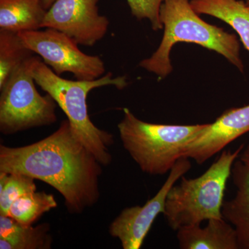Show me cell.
Masks as SVG:
<instances>
[{
  "label": "cell",
  "mask_w": 249,
  "mask_h": 249,
  "mask_svg": "<svg viewBox=\"0 0 249 249\" xmlns=\"http://www.w3.org/2000/svg\"><path fill=\"white\" fill-rule=\"evenodd\" d=\"M102 165L73 132L68 119L49 137L25 146L0 145V173L22 174L59 192L69 212L97 203Z\"/></svg>",
  "instance_id": "6da1fadb"
},
{
  "label": "cell",
  "mask_w": 249,
  "mask_h": 249,
  "mask_svg": "<svg viewBox=\"0 0 249 249\" xmlns=\"http://www.w3.org/2000/svg\"><path fill=\"white\" fill-rule=\"evenodd\" d=\"M160 19L163 29L161 42L151 56L140 62L142 68L164 79L173 71L170 53L174 46L186 42L220 54L244 73L237 36L201 19L192 7L191 0H165L160 7Z\"/></svg>",
  "instance_id": "7a4b0ae2"
},
{
  "label": "cell",
  "mask_w": 249,
  "mask_h": 249,
  "mask_svg": "<svg viewBox=\"0 0 249 249\" xmlns=\"http://www.w3.org/2000/svg\"><path fill=\"white\" fill-rule=\"evenodd\" d=\"M32 75L36 84L50 95L70 121L73 132L101 164H110L112 157L109 147L114 142L112 134L96 127L88 114L87 98L96 88L114 86L123 89L127 85L126 76H113L109 72L94 80H71L61 78L35 56Z\"/></svg>",
  "instance_id": "3957f363"
},
{
  "label": "cell",
  "mask_w": 249,
  "mask_h": 249,
  "mask_svg": "<svg viewBox=\"0 0 249 249\" xmlns=\"http://www.w3.org/2000/svg\"><path fill=\"white\" fill-rule=\"evenodd\" d=\"M123 111L118 129L124 150L143 173L154 176L170 173L207 124H151L138 119L128 108Z\"/></svg>",
  "instance_id": "277c9868"
},
{
  "label": "cell",
  "mask_w": 249,
  "mask_h": 249,
  "mask_svg": "<svg viewBox=\"0 0 249 249\" xmlns=\"http://www.w3.org/2000/svg\"><path fill=\"white\" fill-rule=\"evenodd\" d=\"M242 144L235 151L223 150L219 158L198 178L183 176L170 190L163 215L168 226L178 231L186 226L224 218V193L232 165L243 150Z\"/></svg>",
  "instance_id": "5b68a950"
},
{
  "label": "cell",
  "mask_w": 249,
  "mask_h": 249,
  "mask_svg": "<svg viewBox=\"0 0 249 249\" xmlns=\"http://www.w3.org/2000/svg\"><path fill=\"white\" fill-rule=\"evenodd\" d=\"M35 55L18 67L0 88V132L11 135L57 121V103L37 91L32 75Z\"/></svg>",
  "instance_id": "8992f818"
},
{
  "label": "cell",
  "mask_w": 249,
  "mask_h": 249,
  "mask_svg": "<svg viewBox=\"0 0 249 249\" xmlns=\"http://www.w3.org/2000/svg\"><path fill=\"white\" fill-rule=\"evenodd\" d=\"M24 46L37 54L56 74L71 73L76 80H94L106 73L102 59L83 53L78 44L66 34L52 29L18 33Z\"/></svg>",
  "instance_id": "52a82bcc"
},
{
  "label": "cell",
  "mask_w": 249,
  "mask_h": 249,
  "mask_svg": "<svg viewBox=\"0 0 249 249\" xmlns=\"http://www.w3.org/2000/svg\"><path fill=\"white\" fill-rule=\"evenodd\" d=\"M191 167L190 159H180L152 199L143 206L125 208L111 223L109 234L121 241L123 249H139L142 247L156 218L159 214L164 213L165 201L170 190Z\"/></svg>",
  "instance_id": "ba28073f"
},
{
  "label": "cell",
  "mask_w": 249,
  "mask_h": 249,
  "mask_svg": "<svg viewBox=\"0 0 249 249\" xmlns=\"http://www.w3.org/2000/svg\"><path fill=\"white\" fill-rule=\"evenodd\" d=\"M98 1L56 0L47 10L42 29H56L78 45L93 47L109 30V19L100 15Z\"/></svg>",
  "instance_id": "9c48e42d"
},
{
  "label": "cell",
  "mask_w": 249,
  "mask_h": 249,
  "mask_svg": "<svg viewBox=\"0 0 249 249\" xmlns=\"http://www.w3.org/2000/svg\"><path fill=\"white\" fill-rule=\"evenodd\" d=\"M249 132V105L224 111L191 142L183 157L202 165L234 141Z\"/></svg>",
  "instance_id": "30bf717a"
},
{
  "label": "cell",
  "mask_w": 249,
  "mask_h": 249,
  "mask_svg": "<svg viewBox=\"0 0 249 249\" xmlns=\"http://www.w3.org/2000/svg\"><path fill=\"white\" fill-rule=\"evenodd\" d=\"M231 177L235 196L224 201L222 216L235 229L239 249H249V145L235 160Z\"/></svg>",
  "instance_id": "8fae6325"
},
{
  "label": "cell",
  "mask_w": 249,
  "mask_h": 249,
  "mask_svg": "<svg viewBox=\"0 0 249 249\" xmlns=\"http://www.w3.org/2000/svg\"><path fill=\"white\" fill-rule=\"evenodd\" d=\"M201 224L186 226L177 231L181 249H239L234 227L224 218L208 220Z\"/></svg>",
  "instance_id": "7c38bea8"
},
{
  "label": "cell",
  "mask_w": 249,
  "mask_h": 249,
  "mask_svg": "<svg viewBox=\"0 0 249 249\" xmlns=\"http://www.w3.org/2000/svg\"><path fill=\"white\" fill-rule=\"evenodd\" d=\"M53 242L47 223L24 226L7 215H0V249H49Z\"/></svg>",
  "instance_id": "4fadbf2b"
},
{
  "label": "cell",
  "mask_w": 249,
  "mask_h": 249,
  "mask_svg": "<svg viewBox=\"0 0 249 249\" xmlns=\"http://www.w3.org/2000/svg\"><path fill=\"white\" fill-rule=\"evenodd\" d=\"M47 12L43 0H0V31L39 30Z\"/></svg>",
  "instance_id": "5bb4252c"
},
{
  "label": "cell",
  "mask_w": 249,
  "mask_h": 249,
  "mask_svg": "<svg viewBox=\"0 0 249 249\" xmlns=\"http://www.w3.org/2000/svg\"><path fill=\"white\" fill-rule=\"evenodd\" d=\"M198 14L220 19L237 33L249 52V5L243 0H191Z\"/></svg>",
  "instance_id": "9a60e30c"
},
{
  "label": "cell",
  "mask_w": 249,
  "mask_h": 249,
  "mask_svg": "<svg viewBox=\"0 0 249 249\" xmlns=\"http://www.w3.org/2000/svg\"><path fill=\"white\" fill-rule=\"evenodd\" d=\"M57 207L53 195L31 192L18 198L10 207L7 216L24 226H32L45 213Z\"/></svg>",
  "instance_id": "2e32d148"
},
{
  "label": "cell",
  "mask_w": 249,
  "mask_h": 249,
  "mask_svg": "<svg viewBox=\"0 0 249 249\" xmlns=\"http://www.w3.org/2000/svg\"><path fill=\"white\" fill-rule=\"evenodd\" d=\"M34 55L17 33L0 31V88L27 59Z\"/></svg>",
  "instance_id": "e0dca14e"
},
{
  "label": "cell",
  "mask_w": 249,
  "mask_h": 249,
  "mask_svg": "<svg viewBox=\"0 0 249 249\" xmlns=\"http://www.w3.org/2000/svg\"><path fill=\"white\" fill-rule=\"evenodd\" d=\"M34 181L22 174L0 173V215H7L15 201L37 190Z\"/></svg>",
  "instance_id": "ac0fdd59"
},
{
  "label": "cell",
  "mask_w": 249,
  "mask_h": 249,
  "mask_svg": "<svg viewBox=\"0 0 249 249\" xmlns=\"http://www.w3.org/2000/svg\"><path fill=\"white\" fill-rule=\"evenodd\" d=\"M131 14L139 20L147 19L154 31L163 29L160 19L161 5L165 0H126Z\"/></svg>",
  "instance_id": "d6986e66"
},
{
  "label": "cell",
  "mask_w": 249,
  "mask_h": 249,
  "mask_svg": "<svg viewBox=\"0 0 249 249\" xmlns=\"http://www.w3.org/2000/svg\"><path fill=\"white\" fill-rule=\"evenodd\" d=\"M56 0H43L44 7L48 10Z\"/></svg>",
  "instance_id": "ffe728a7"
},
{
  "label": "cell",
  "mask_w": 249,
  "mask_h": 249,
  "mask_svg": "<svg viewBox=\"0 0 249 249\" xmlns=\"http://www.w3.org/2000/svg\"><path fill=\"white\" fill-rule=\"evenodd\" d=\"M246 2H247V4L249 5V0H246Z\"/></svg>",
  "instance_id": "44dd1931"
}]
</instances>
